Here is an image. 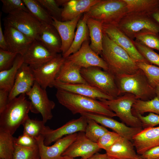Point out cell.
I'll return each instance as SVG.
<instances>
[{"label": "cell", "mask_w": 159, "mask_h": 159, "mask_svg": "<svg viewBox=\"0 0 159 159\" xmlns=\"http://www.w3.org/2000/svg\"><path fill=\"white\" fill-rule=\"evenodd\" d=\"M117 26L133 40L143 34L159 33V24L148 14L127 13Z\"/></svg>", "instance_id": "cell-6"}, {"label": "cell", "mask_w": 159, "mask_h": 159, "mask_svg": "<svg viewBox=\"0 0 159 159\" xmlns=\"http://www.w3.org/2000/svg\"><path fill=\"white\" fill-rule=\"evenodd\" d=\"M135 116L139 119L143 129L153 127L159 125V115L150 112L146 116L140 114H136Z\"/></svg>", "instance_id": "cell-45"}, {"label": "cell", "mask_w": 159, "mask_h": 159, "mask_svg": "<svg viewBox=\"0 0 159 159\" xmlns=\"http://www.w3.org/2000/svg\"><path fill=\"white\" fill-rule=\"evenodd\" d=\"M138 159H143L141 158L140 157V158Z\"/></svg>", "instance_id": "cell-55"}, {"label": "cell", "mask_w": 159, "mask_h": 159, "mask_svg": "<svg viewBox=\"0 0 159 159\" xmlns=\"http://www.w3.org/2000/svg\"><path fill=\"white\" fill-rule=\"evenodd\" d=\"M43 120L32 119L29 117L22 125L24 127L23 133L34 138L40 135L44 136L45 134L50 129L49 127L46 126Z\"/></svg>", "instance_id": "cell-33"}, {"label": "cell", "mask_w": 159, "mask_h": 159, "mask_svg": "<svg viewBox=\"0 0 159 159\" xmlns=\"http://www.w3.org/2000/svg\"><path fill=\"white\" fill-rule=\"evenodd\" d=\"M58 159H84L81 158L80 159H75L73 158H72L67 156H62Z\"/></svg>", "instance_id": "cell-54"}, {"label": "cell", "mask_w": 159, "mask_h": 159, "mask_svg": "<svg viewBox=\"0 0 159 159\" xmlns=\"http://www.w3.org/2000/svg\"><path fill=\"white\" fill-rule=\"evenodd\" d=\"M4 25V33L8 51L23 55L34 40L15 28Z\"/></svg>", "instance_id": "cell-20"}, {"label": "cell", "mask_w": 159, "mask_h": 159, "mask_svg": "<svg viewBox=\"0 0 159 159\" xmlns=\"http://www.w3.org/2000/svg\"><path fill=\"white\" fill-rule=\"evenodd\" d=\"M136 63L144 72L150 85L154 89L159 83V67L142 62Z\"/></svg>", "instance_id": "cell-38"}, {"label": "cell", "mask_w": 159, "mask_h": 159, "mask_svg": "<svg viewBox=\"0 0 159 159\" xmlns=\"http://www.w3.org/2000/svg\"><path fill=\"white\" fill-rule=\"evenodd\" d=\"M9 92L4 89H0V113L5 109L8 102Z\"/></svg>", "instance_id": "cell-48"}, {"label": "cell", "mask_w": 159, "mask_h": 159, "mask_svg": "<svg viewBox=\"0 0 159 159\" xmlns=\"http://www.w3.org/2000/svg\"><path fill=\"white\" fill-rule=\"evenodd\" d=\"M87 125V117L81 115L72 120L55 130L50 129L44 135V144L49 146L52 143L66 136L77 132H85Z\"/></svg>", "instance_id": "cell-16"}, {"label": "cell", "mask_w": 159, "mask_h": 159, "mask_svg": "<svg viewBox=\"0 0 159 159\" xmlns=\"http://www.w3.org/2000/svg\"><path fill=\"white\" fill-rule=\"evenodd\" d=\"M66 59L82 68L97 67L108 71V67L105 61L90 47L89 40L85 41L77 51Z\"/></svg>", "instance_id": "cell-12"}, {"label": "cell", "mask_w": 159, "mask_h": 159, "mask_svg": "<svg viewBox=\"0 0 159 159\" xmlns=\"http://www.w3.org/2000/svg\"><path fill=\"white\" fill-rule=\"evenodd\" d=\"M100 0H68L62 6V21L72 20L87 12Z\"/></svg>", "instance_id": "cell-26"}, {"label": "cell", "mask_w": 159, "mask_h": 159, "mask_svg": "<svg viewBox=\"0 0 159 159\" xmlns=\"http://www.w3.org/2000/svg\"><path fill=\"white\" fill-rule=\"evenodd\" d=\"M37 144L32 147H25L14 143L13 159H40Z\"/></svg>", "instance_id": "cell-37"}, {"label": "cell", "mask_w": 159, "mask_h": 159, "mask_svg": "<svg viewBox=\"0 0 159 159\" xmlns=\"http://www.w3.org/2000/svg\"><path fill=\"white\" fill-rule=\"evenodd\" d=\"M134 44L139 52L150 64H154L159 67V54L152 49L140 44L135 40Z\"/></svg>", "instance_id": "cell-39"}, {"label": "cell", "mask_w": 159, "mask_h": 159, "mask_svg": "<svg viewBox=\"0 0 159 159\" xmlns=\"http://www.w3.org/2000/svg\"><path fill=\"white\" fill-rule=\"evenodd\" d=\"M22 94L9 101L0 113V131L13 135L20 126L29 117L31 105Z\"/></svg>", "instance_id": "cell-3"}, {"label": "cell", "mask_w": 159, "mask_h": 159, "mask_svg": "<svg viewBox=\"0 0 159 159\" xmlns=\"http://www.w3.org/2000/svg\"><path fill=\"white\" fill-rule=\"evenodd\" d=\"M36 40L54 53L62 52L61 39L58 32L52 24L42 23Z\"/></svg>", "instance_id": "cell-24"}, {"label": "cell", "mask_w": 159, "mask_h": 159, "mask_svg": "<svg viewBox=\"0 0 159 159\" xmlns=\"http://www.w3.org/2000/svg\"><path fill=\"white\" fill-rule=\"evenodd\" d=\"M149 15L159 24V5Z\"/></svg>", "instance_id": "cell-50"}, {"label": "cell", "mask_w": 159, "mask_h": 159, "mask_svg": "<svg viewBox=\"0 0 159 159\" xmlns=\"http://www.w3.org/2000/svg\"><path fill=\"white\" fill-rule=\"evenodd\" d=\"M29 12L41 22L52 24L53 19L37 0H22Z\"/></svg>", "instance_id": "cell-32"}, {"label": "cell", "mask_w": 159, "mask_h": 159, "mask_svg": "<svg viewBox=\"0 0 159 159\" xmlns=\"http://www.w3.org/2000/svg\"><path fill=\"white\" fill-rule=\"evenodd\" d=\"M4 24L11 26L31 39L36 40L42 23L30 12L19 10L8 14L4 19Z\"/></svg>", "instance_id": "cell-9"}, {"label": "cell", "mask_w": 159, "mask_h": 159, "mask_svg": "<svg viewBox=\"0 0 159 159\" xmlns=\"http://www.w3.org/2000/svg\"><path fill=\"white\" fill-rule=\"evenodd\" d=\"M132 111L134 116L137 114L142 115L147 112L159 115V98L156 96L146 101L137 99L132 106Z\"/></svg>", "instance_id": "cell-34"}, {"label": "cell", "mask_w": 159, "mask_h": 159, "mask_svg": "<svg viewBox=\"0 0 159 159\" xmlns=\"http://www.w3.org/2000/svg\"><path fill=\"white\" fill-rule=\"evenodd\" d=\"M88 159H111L106 153L101 154L96 153Z\"/></svg>", "instance_id": "cell-51"}, {"label": "cell", "mask_w": 159, "mask_h": 159, "mask_svg": "<svg viewBox=\"0 0 159 159\" xmlns=\"http://www.w3.org/2000/svg\"><path fill=\"white\" fill-rule=\"evenodd\" d=\"M14 143L20 146L31 147L37 144L35 138L26 134H23L18 138L14 139Z\"/></svg>", "instance_id": "cell-46"}, {"label": "cell", "mask_w": 159, "mask_h": 159, "mask_svg": "<svg viewBox=\"0 0 159 159\" xmlns=\"http://www.w3.org/2000/svg\"><path fill=\"white\" fill-rule=\"evenodd\" d=\"M52 86L57 89L63 90L96 100H111L114 99L88 84H67L55 80L52 83Z\"/></svg>", "instance_id": "cell-22"}, {"label": "cell", "mask_w": 159, "mask_h": 159, "mask_svg": "<svg viewBox=\"0 0 159 159\" xmlns=\"http://www.w3.org/2000/svg\"><path fill=\"white\" fill-rule=\"evenodd\" d=\"M132 141L137 153L140 155L159 146V126L143 129L133 137Z\"/></svg>", "instance_id": "cell-21"}, {"label": "cell", "mask_w": 159, "mask_h": 159, "mask_svg": "<svg viewBox=\"0 0 159 159\" xmlns=\"http://www.w3.org/2000/svg\"><path fill=\"white\" fill-rule=\"evenodd\" d=\"M85 13L103 25L117 26L127 13V9L124 0H100Z\"/></svg>", "instance_id": "cell-5"}, {"label": "cell", "mask_w": 159, "mask_h": 159, "mask_svg": "<svg viewBox=\"0 0 159 159\" xmlns=\"http://www.w3.org/2000/svg\"><path fill=\"white\" fill-rule=\"evenodd\" d=\"M135 41L151 49L159 51V34L148 33L137 36Z\"/></svg>", "instance_id": "cell-40"}, {"label": "cell", "mask_w": 159, "mask_h": 159, "mask_svg": "<svg viewBox=\"0 0 159 159\" xmlns=\"http://www.w3.org/2000/svg\"><path fill=\"white\" fill-rule=\"evenodd\" d=\"M65 59L62 54H58L39 67L32 68L35 81L43 89L52 87V83L55 80Z\"/></svg>", "instance_id": "cell-11"}, {"label": "cell", "mask_w": 159, "mask_h": 159, "mask_svg": "<svg viewBox=\"0 0 159 159\" xmlns=\"http://www.w3.org/2000/svg\"><path fill=\"white\" fill-rule=\"evenodd\" d=\"M0 19V49H1L4 50L8 51V47L4 34V32L3 31L1 26V24Z\"/></svg>", "instance_id": "cell-49"}, {"label": "cell", "mask_w": 159, "mask_h": 159, "mask_svg": "<svg viewBox=\"0 0 159 159\" xmlns=\"http://www.w3.org/2000/svg\"><path fill=\"white\" fill-rule=\"evenodd\" d=\"M82 68L66 58L55 80L67 84H87L80 73Z\"/></svg>", "instance_id": "cell-27"}, {"label": "cell", "mask_w": 159, "mask_h": 159, "mask_svg": "<svg viewBox=\"0 0 159 159\" xmlns=\"http://www.w3.org/2000/svg\"><path fill=\"white\" fill-rule=\"evenodd\" d=\"M68 1V0H55L57 4L59 6H63Z\"/></svg>", "instance_id": "cell-52"}, {"label": "cell", "mask_w": 159, "mask_h": 159, "mask_svg": "<svg viewBox=\"0 0 159 159\" xmlns=\"http://www.w3.org/2000/svg\"><path fill=\"white\" fill-rule=\"evenodd\" d=\"M26 94L30 100L32 112L40 113L45 123L52 118V111L55 104L48 98L46 89L42 88L35 81L31 90Z\"/></svg>", "instance_id": "cell-10"}, {"label": "cell", "mask_w": 159, "mask_h": 159, "mask_svg": "<svg viewBox=\"0 0 159 159\" xmlns=\"http://www.w3.org/2000/svg\"><path fill=\"white\" fill-rule=\"evenodd\" d=\"M140 156L143 159H159V146L150 149Z\"/></svg>", "instance_id": "cell-47"}, {"label": "cell", "mask_w": 159, "mask_h": 159, "mask_svg": "<svg viewBox=\"0 0 159 159\" xmlns=\"http://www.w3.org/2000/svg\"><path fill=\"white\" fill-rule=\"evenodd\" d=\"M86 117L91 119L104 127L113 130L121 137L132 140L133 137L143 129L142 127H132L128 126L112 117L97 114L85 113L80 114Z\"/></svg>", "instance_id": "cell-18"}, {"label": "cell", "mask_w": 159, "mask_h": 159, "mask_svg": "<svg viewBox=\"0 0 159 159\" xmlns=\"http://www.w3.org/2000/svg\"><path fill=\"white\" fill-rule=\"evenodd\" d=\"M120 137H121L115 132L109 131L99 138L97 143L101 149L106 151Z\"/></svg>", "instance_id": "cell-43"}, {"label": "cell", "mask_w": 159, "mask_h": 159, "mask_svg": "<svg viewBox=\"0 0 159 159\" xmlns=\"http://www.w3.org/2000/svg\"><path fill=\"white\" fill-rule=\"evenodd\" d=\"M103 31L114 42L129 54L136 62H142L149 64L140 54L132 40L120 30L117 26L103 25Z\"/></svg>", "instance_id": "cell-13"}, {"label": "cell", "mask_w": 159, "mask_h": 159, "mask_svg": "<svg viewBox=\"0 0 159 159\" xmlns=\"http://www.w3.org/2000/svg\"><path fill=\"white\" fill-rule=\"evenodd\" d=\"M14 139L13 135L0 131V159H13Z\"/></svg>", "instance_id": "cell-35"}, {"label": "cell", "mask_w": 159, "mask_h": 159, "mask_svg": "<svg viewBox=\"0 0 159 159\" xmlns=\"http://www.w3.org/2000/svg\"><path fill=\"white\" fill-rule=\"evenodd\" d=\"M47 11L52 19L62 21V8L57 4L55 0H37Z\"/></svg>", "instance_id": "cell-41"}, {"label": "cell", "mask_w": 159, "mask_h": 159, "mask_svg": "<svg viewBox=\"0 0 159 159\" xmlns=\"http://www.w3.org/2000/svg\"><path fill=\"white\" fill-rule=\"evenodd\" d=\"M1 1L2 4V11L8 14L19 10L29 12L22 0H1Z\"/></svg>", "instance_id": "cell-42"}, {"label": "cell", "mask_w": 159, "mask_h": 159, "mask_svg": "<svg viewBox=\"0 0 159 159\" xmlns=\"http://www.w3.org/2000/svg\"><path fill=\"white\" fill-rule=\"evenodd\" d=\"M103 32L102 49L100 55L107 65L108 71L115 77L137 72L139 68L136 62Z\"/></svg>", "instance_id": "cell-1"}, {"label": "cell", "mask_w": 159, "mask_h": 159, "mask_svg": "<svg viewBox=\"0 0 159 159\" xmlns=\"http://www.w3.org/2000/svg\"><path fill=\"white\" fill-rule=\"evenodd\" d=\"M82 16L80 15L72 20L66 21L53 19L52 24L57 30L61 39L62 56L68 50L72 43L76 28Z\"/></svg>", "instance_id": "cell-23"}, {"label": "cell", "mask_w": 159, "mask_h": 159, "mask_svg": "<svg viewBox=\"0 0 159 159\" xmlns=\"http://www.w3.org/2000/svg\"><path fill=\"white\" fill-rule=\"evenodd\" d=\"M137 99L133 95L126 93L112 100H99L107 105L126 125L132 127H142L139 119L133 115L132 111V106Z\"/></svg>", "instance_id": "cell-8"}, {"label": "cell", "mask_w": 159, "mask_h": 159, "mask_svg": "<svg viewBox=\"0 0 159 159\" xmlns=\"http://www.w3.org/2000/svg\"><path fill=\"white\" fill-rule=\"evenodd\" d=\"M35 81L32 69L24 63L18 71L14 85L9 92L8 102L29 92Z\"/></svg>", "instance_id": "cell-19"}, {"label": "cell", "mask_w": 159, "mask_h": 159, "mask_svg": "<svg viewBox=\"0 0 159 159\" xmlns=\"http://www.w3.org/2000/svg\"><path fill=\"white\" fill-rule=\"evenodd\" d=\"M87 125L85 132V135L90 140L97 143L99 138L109 131L94 120L87 117Z\"/></svg>", "instance_id": "cell-36"}, {"label": "cell", "mask_w": 159, "mask_h": 159, "mask_svg": "<svg viewBox=\"0 0 159 159\" xmlns=\"http://www.w3.org/2000/svg\"><path fill=\"white\" fill-rule=\"evenodd\" d=\"M88 18L87 15L85 13L78 21L72 43L68 50L63 55L65 58L77 51L85 41L90 40L89 31L87 25Z\"/></svg>", "instance_id": "cell-28"}, {"label": "cell", "mask_w": 159, "mask_h": 159, "mask_svg": "<svg viewBox=\"0 0 159 159\" xmlns=\"http://www.w3.org/2000/svg\"><path fill=\"white\" fill-rule=\"evenodd\" d=\"M56 96L59 103L74 115L88 113L112 118L116 116L114 112L100 100L58 89Z\"/></svg>", "instance_id": "cell-2"}, {"label": "cell", "mask_w": 159, "mask_h": 159, "mask_svg": "<svg viewBox=\"0 0 159 159\" xmlns=\"http://www.w3.org/2000/svg\"><path fill=\"white\" fill-rule=\"evenodd\" d=\"M24 63L22 56L18 54L11 68L0 71V89L10 92L14 85L18 71Z\"/></svg>", "instance_id": "cell-30"}, {"label": "cell", "mask_w": 159, "mask_h": 159, "mask_svg": "<svg viewBox=\"0 0 159 159\" xmlns=\"http://www.w3.org/2000/svg\"><path fill=\"white\" fill-rule=\"evenodd\" d=\"M87 25L91 42L90 47L96 54L100 55L102 49V24L100 22L88 17Z\"/></svg>", "instance_id": "cell-29"}, {"label": "cell", "mask_w": 159, "mask_h": 159, "mask_svg": "<svg viewBox=\"0 0 159 159\" xmlns=\"http://www.w3.org/2000/svg\"><path fill=\"white\" fill-rule=\"evenodd\" d=\"M77 135V133H76L66 136L51 146L44 144V138L43 135L35 138L39 148L40 159H58L75 140Z\"/></svg>", "instance_id": "cell-15"}, {"label": "cell", "mask_w": 159, "mask_h": 159, "mask_svg": "<svg viewBox=\"0 0 159 159\" xmlns=\"http://www.w3.org/2000/svg\"><path fill=\"white\" fill-rule=\"evenodd\" d=\"M115 78L119 96L129 93L137 99L145 101L156 96L154 89L150 85L144 72L140 69L134 73L119 75Z\"/></svg>", "instance_id": "cell-4"}, {"label": "cell", "mask_w": 159, "mask_h": 159, "mask_svg": "<svg viewBox=\"0 0 159 159\" xmlns=\"http://www.w3.org/2000/svg\"><path fill=\"white\" fill-rule=\"evenodd\" d=\"M154 89L156 96L159 98V83L155 87Z\"/></svg>", "instance_id": "cell-53"}, {"label": "cell", "mask_w": 159, "mask_h": 159, "mask_svg": "<svg viewBox=\"0 0 159 159\" xmlns=\"http://www.w3.org/2000/svg\"><path fill=\"white\" fill-rule=\"evenodd\" d=\"M127 13L149 14L159 5V0H124Z\"/></svg>", "instance_id": "cell-31"}, {"label": "cell", "mask_w": 159, "mask_h": 159, "mask_svg": "<svg viewBox=\"0 0 159 159\" xmlns=\"http://www.w3.org/2000/svg\"><path fill=\"white\" fill-rule=\"evenodd\" d=\"M97 67L82 68L80 73L87 83L114 98L119 96L115 77Z\"/></svg>", "instance_id": "cell-7"}, {"label": "cell", "mask_w": 159, "mask_h": 159, "mask_svg": "<svg viewBox=\"0 0 159 159\" xmlns=\"http://www.w3.org/2000/svg\"><path fill=\"white\" fill-rule=\"evenodd\" d=\"M135 148L131 140L120 137L106 152L111 159H138Z\"/></svg>", "instance_id": "cell-25"}, {"label": "cell", "mask_w": 159, "mask_h": 159, "mask_svg": "<svg viewBox=\"0 0 159 159\" xmlns=\"http://www.w3.org/2000/svg\"><path fill=\"white\" fill-rule=\"evenodd\" d=\"M18 54L0 49V71L11 68Z\"/></svg>", "instance_id": "cell-44"}, {"label": "cell", "mask_w": 159, "mask_h": 159, "mask_svg": "<svg viewBox=\"0 0 159 159\" xmlns=\"http://www.w3.org/2000/svg\"><path fill=\"white\" fill-rule=\"evenodd\" d=\"M58 54L51 52L39 41L35 40L22 56L24 63L31 68L35 69L53 59Z\"/></svg>", "instance_id": "cell-17"}, {"label": "cell", "mask_w": 159, "mask_h": 159, "mask_svg": "<svg viewBox=\"0 0 159 159\" xmlns=\"http://www.w3.org/2000/svg\"><path fill=\"white\" fill-rule=\"evenodd\" d=\"M100 149L97 143L92 142L86 137L84 132H80L77 133L76 139L62 156L73 158L79 157L88 159Z\"/></svg>", "instance_id": "cell-14"}]
</instances>
